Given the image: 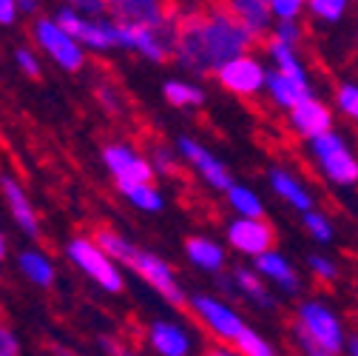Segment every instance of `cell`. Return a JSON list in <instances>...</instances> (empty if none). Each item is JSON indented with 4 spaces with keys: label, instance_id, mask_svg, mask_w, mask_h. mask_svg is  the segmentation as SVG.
Returning <instances> with one entry per match:
<instances>
[{
    "label": "cell",
    "instance_id": "4",
    "mask_svg": "<svg viewBox=\"0 0 358 356\" xmlns=\"http://www.w3.org/2000/svg\"><path fill=\"white\" fill-rule=\"evenodd\" d=\"M66 254L69 259L77 265V268L85 274V277H92L103 291H122V277L117 271V265L111 262V256L94 242V240H88V237H74L69 245H66Z\"/></svg>",
    "mask_w": 358,
    "mask_h": 356
},
{
    "label": "cell",
    "instance_id": "10",
    "mask_svg": "<svg viewBox=\"0 0 358 356\" xmlns=\"http://www.w3.org/2000/svg\"><path fill=\"white\" fill-rule=\"evenodd\" d=\"M216 77H219L222 88H228V92H234L239 97H253V95H259L262 88L267 85L264 66L256 57H250V55H242V57L225 63L216 71Z\"/></svg>",
    "mask_w": 358,
    "mask_h": 356
},
{
    "label": "cell",
    "instance_id": "9",
    "mask_svg": "<svg viewBox=\"0 0 358 356\" xmlns=\"http://www.w3.org/2000/svg\"><path fill=\"white\" fill-rule=\"evenodd\" d=\"M191 308H194V314L199 317V322L222 342H236L242 334H245V322L242 317L236 314V310L225 302H219L213 296H194L191 299Z\"/></svg>",
    "mask_w": 358,
    "mask_h": 356
},
{
    "label": "cell",
    "instance_id": "30",
    "mask_svg": "<svg viewBox=\"0 0 358 356\" xmlns=\"http://www.w3.org/2000/svg\"><path fill=\"white\" fill-rule=\"evenodd\" d=\"M307 265H310L313 277H316L319 282H333V280L338 277V265H336L330 256H322V254H310V256H307Z\"/></svg>",
    "mask_w": 358,
    "mask_h": 356
},
{
    "label": "cell",
    "instance_id": "28",
    "mask_svg": "<svg viewBox=\"0 0 358 356\" xmlns=\"http://www.w3.org/2000/svg\"><path fill=\"white\" fill-rule=\"evenodd\" d=\"M307 6H310V12L316 18L327 20V23H336V20L344 18L350 0H307Z\"/></svg>",
    "mask_w": 358,
    "mask_h": 356
},
{
    "label": "cell",
    "instance_id": "14",
    "mask_svg": "<svg viewBox=\"0 0 358 356\" xmlns=\"http://www.w3.org/2000/svg\"><path fill=\"white\" fill-rule=\"evenodd\" d=\"M287 114H290L293 131H296V135H301V137H307V140H316V137L327 135V131H333V111L322 100H316V97L299 103Z\"/></svg>",
    "mask_w": 358,
    "mask_h": 356
},
{
    "label": "cell",
    "instance_id": "16",
    "mask_svg": "<svg viewBox=\"0 0 358 356\" xmlns=\"http://www.w3.org/2000/svg\"><path fill=\"white\" fill-rule=\"evenodd\" d=\"M256 274L276 282L285 294H299L301 291V282H299V274L293 271V265L276 251H267V254L256 256Z\"/></svg>",
    "mask_w": 358,
    "mask_h": 356
},
{
    "label": "cell",
    "instance_id": "17",
    "mask_svg": "<svg viewBox=\"0 0 358 356\" xmlns=\"http://www.w3.org/2000/svg\"><path fill=\"white\" fill-rule=\"evenodd\" d=\"M267 95H271V100L279 106V109H296L299 103H304V100H310L313 97V88L310 85H304V83H296V80H290V77H285L282 71H267Z\"/></svg>",
    "mask_w": 358,
    "mask_h": 356
},
{
    "label": "cell",
    "instance_id": "41",
    "mask_svg": "<svg viewBox=\"0 0 358 356\" xmlns=\"http://www.w3.org/2000/svg\"><path fill=\"white\" fill-rule=\"evenodd\" d=\"M100 345H103V350H106L108 356H137V353H131L128 348H122L120 342H114V339H108V336H103Z\"/></svg>",
    "mask_w": 358,
    "mask_h": 356
},
{
    "label": "cell",
    "instance_id": "5",
    "mask_svg": "<svg viewBox=\"0 0 358 356\" xmlns=\"http://www.w3.org/2000/svg\"><path fill=\"white\" fill-rule=\"evenodd\" d=\"M296 322L310 334L313 342H319L324 350H330V353H336V356L347 348L341 320L333 314V310H330L324 302H316V299L301 302L299 310H296Z\"/></svg>",
    "mask_w": 358,
    "mask_h": 356
},
{
    "label": "cell",
    "instance_id": "32",
    "mask_svg": "<svg viewBox=\"0 0 358 356\" xmlns=\"http://www.w3.org/2000/svg\"><path fill=\"white\" fill-rule=\"evenodd\" d=\"M293 339H296V345H299V350L304 353V356H336V353H330V350H324L319 342H313L310 339V334L293 320Z\"/></svg>",
    "mask_w": 358,
    "mask_h": 356
},
{
    "label": "cell",
    "instance_id": "43",
    "mask_svg": "<svg viewBox=\"0 0 358 356\" xmlns=\"http://www.w3.org/2000/svg\"><path fill=\"white\" fill-rule=\"evenodd\" d=\"M20 12H34L37 9V0H15Z\"/></svg>",
    "mask_w": 358,
    "mask_h": 356
},
{
    "label": "cell",
    "instance_id": "3",
    "mask_svg": "<svg viewBox=\"0 0 358 356\" xmlns=\"http://www.w3.org/2000/svg\"><path fill=\"white\" fill-rule=\"evenodd\" d=\"M310 149H313V157H316L319 168L324 171V177L330 183H336L341 189L358 186V157L341 135L327 131V135L310 140Z\"/></svg>",
    "mask_w": 358,
    "mask_h": 356
},
{
    "label": "cell",
    "instance_id": "44",
    "mask_svg": "<svg viewBox=\"0 0 358 356\" xmlns=\"http://www.w3.org/2000/svg\"><path fill=\"white\" fill-rule=\"evenodd\" d=\"M347 356H358V334L347 339Z\"/></svg>",
    "mask_w": 358,
    "mask_h": 356
},
{
    "label": "cell",
    "instance_id": "35",
    "mask_svg": "<svg viewBox=\"0 0 358 356\" xmlns=\"http://www.w3.org/2000/svg\"><path fill=\"white\" fill-rule=\"evenodd\" d=\"M69 9H74L77 15H92V18H100L106 9H108V0H69Z\"/></svg>",
    "mask_w": 358,
    "mask_h": 356
},
{
    "label": "cell",
    "instance_id": "18",
    "mask_svg": "<svg viewBox=\"0 0 358 356\" xmlns=\"http://www.w3.org/2000/svg\"><path fill=\"white\" fill-rule=\"evenodd\" d=\"M228 9L259 37L273 32V12L267 0H228Z\"/></svg>",
    "mask_w": 358,
    "mask_h": 356
},
{
    "label": "cell",
    "instance_id": "39",
    "mask_svg": "<svg viewBox=\"0 0 358 356\" xmlns=\"http://www.w3.org/2000/svg\"><path fill=\"white\" fill-rule=\"evenodd\" d=\"M97 95H100V103H103L108 111H120V95L114 92L111 85H100Z\"/></svg>",
    "mask_w": 358,
    "mask_h": 356
},
{
    "label": "cell",
    "instance_id": "20",
    "mask_svg": "<svg viewBox=\"0 0 358 356\" xmlns=\"http://www.w3.org/2000/svg\"><path fill=\"white\" fill-rule=\"evenodd\" d=\"M271 186H273V191H276L282 200H287L296 211H304V214L313 211V197H310V191L296 180L290 171L273 168V171H271Z\"/></svg>",
    "mask_w": 358,
    "mask_h": 356
},
{
    "label": "cell",
    "instance_id": "24",
    "mask_svg": "<svg viewBox=\"0 0 358 356\" xmlns=\"http://www.w3.org/2000/svg\"><path fill=\"white\" fill-rule=\"evenodd\" d=\"M165 100L176 109H185V106H202L205 103V92L194 83H179V80H168L162 85Z\"/></svg>",
    "mask_w": 358,
    "mask_h": 356
},
{
    "label": "cell",
    "instance_id": "33",
    "mask_svg": "<svg viewBox=\"0 0 358 356\" xmlns=\"http://www.w3.org/2000/svg\"><path fill=\"white\" fill-rule=\"evenodd\" d=\"M267 4H271V12L276 20H296L307 0H267Z\"/></svg>",
    "mask_w": 358,
    "mask_h": 356
},
{
    "label": "cell",
    "instance_id": "34",
    "mask_svg": "<svg viewBox=\"0 0 358 356\" xmlns=\"http://www.w3.org/2000/svg\"><path fill=\"white\" fill-rule=\"evenodd\" d=\"M273 37H279L282 43H287V46H299V40H301V29H299V23L296 20H279L276 26H273V32H271Z\"/></svg>",
    "mask_w": 358,
    "mask_h": 356
},
{
    "label": "cell",
    "instance_id": "6",
    "mask_svg": "<svg viewBox=\"0 0 358 356\" xmlns=\"http://www.w3.org/2000/svg\"><path fill=\"white\" fill-rule=\"evenodd\" d=\"M34 40L40 43V49L46 52L60 69L66 71H80L83 63H85V55H83V46L80 43L52 18H40L34 23Z\"/></svg>",
    "mask_w": 358,
    "mask_h": 356
},
{
    "label": "cell",
    "instance_id": "8",
    "mask_svg": "<svg viewBox=\"0 0 358 356\" xmlns=\"http://www.w3.org/2000/svg\"><path fill=\"white\" fill-rule=\"evenodd\" d=\"M55 20L80 43V46L97 49V52L117 46V23H108L100 18H83L74 9H60V15Z\"/></svg>",
    "mask_w": 358,
    "mask_h": 356
},
{
    "label": "cell",
    "instance_id": "21",
    "mask_svg": "<svg viewBox=\"0 0 358 356\" xmlns=\"http://www.w3.org/2000/svg\"><path fill=\"white\" fill-rule=\"evenodd\" d=\"M185 254H188V259L196 265V268L210 271V274L222 271V265H225V251H222V245H216L208 237H191V240H185Z\"/></svg>",
    "mask_w": 358,
    "mask_h": 356
},
{
    "label": "cell",
    "instance_id": "2",
    "mask_svg": "<svg viewBox=\"0 0 358 356\" xmlns=\"http://www.w3.org/2000/svg\"><path fill=\"white\" fill-rule=\"evenodd\" d=\"M94 242H97L111 259L122 262L125 268H131L137 277H143L162 299H168V302L176 305V308L185 305V294H182V288H179L176 274L171 271V265H168L165 259H159L157 254H151V251H145V248H137L134 242H128L122 234H117V231H111V228H100V231L94 234Z\"/></svg>",
    "mask_w": 358,
    "mask_h": 356
},
{
    "label": "cell",
    "instance_id": "19",
    "mask_svg": "<svg viewBox=\"0 0 358 356\" xmlns=\"http://www.w3.org/2000/svg\"><path fill=\"white\" fill-rule=\"evenodd\" d=\"M148 339H151V348L159 356H188L191 353L188 334L179 325H173V322H154Z\"/></svg>",
    "mask_w": 358,
    "mask_h": 356
},
{
    "label": "cell",
    "instance_id": "13",
    "mask_svg": "<svg viewBox=\"0 0 358 356\" xmlns=\"http://www.w3.org/2000/svg\"><path fill=\"white\" fill-rule=\"evenodd\" d=\"M108 9L120 23H137L151 29H165L173 23L165 0H108Z\"/></svg>",
    "mask_w": 358,
    "mask_h": 356
},
{
    "label": "cell",
    "instance_id": "38",
    "mask_svg": "<svg viewBox=\"0 0 358 356\" xmlns=\"http://www.w3.org/2000/svg\"><path fill=\"white\" fill-rule=\"evenodd\" d=\"M151 165L157 171H162V174H176V163H173V157L165 149H154V163Z\"/></svg>",
    "mask_w": 358,
    "mask_h": 356
},
{
    "label": "cell",
    "instance_id": "36",
    "mask_svg": "<svg viewBox=\"0 0 358 356\" xmlns=\"http://www.w3.org/2000/svg\"><path fill=\"white\" fill-rule=\"evenodd\" d=\"M17 353H20L17 336L6 325H0V356H17Z\"/></svg>",
    "mask_w": 358,
    "mask_h": 356
},
{
    "label": "cell",
    "instance_id": "40",
    "mask_svg": "<svg viewBox=\"0 0 358 356\" xmlns=\"http://www.w3.org/2000/svg\"><path fill=\"white\" fill-rule=\"evenodd\" d=\"M17 4L15 0H0V26H12L17 18Z\"/></svg>",
    "mask_w": 358,
    "mask_h": 356
},
{
    "label": "cell",
    "instance_id": "31",
    "mask_svg": "<svg viewBox=\"0 0 358 356\" xmlns=\"http://www.w3.org/2000/svg\"><path fill=\"white\" fill-rule=\"evenodd\" d=\"M336 103H338V109H341L350 120L358 123V85H352V83H341V85H338V92H336Z\"/></svg>",
    "mask_w": 358,
    "mask_h": 356
},
{
    "label": "cell",
    "instance_id": "27",
    "mask_svg": "<svg viewBox=\"0 0 358 356\" xmlns=\"http://www.w3.org/2000/svg\"><path fill=\"white\" fill-rule=\"evenodd\" d=\"M234 345H236L239 356H276V350L271 348V342L262 339V336H259L256 331H250V328H245V334H242Z\"/></svg>",
    "mask_w": 358,
    "mask_h": 356
},
{
    "label": "cell",
    "instance_id": "45",
    "mask_svg": "<svg viewBox=\"0 0 358 356\" xmlns=\"http://www.w3.org/2000/svg\"><path fill=\"white\" fill-rule=\"evenodd\" d=\"M3 254H6V242H3V234H0V259H3Z\"/></svg>",
    "mask_w": 358,
    "mask_h": 356
},
{
    "label": "cell",
    "instance_id": "37",
    "mask_svg": "<svg viewBox=\"0 0 358 356\" xmlns=\"http://www.w3.org/2000/svg\"><path fill=\"white\" fill-rule=\"evenodd\" d=\"M17 66L29 74V77H40V63H37V57H34V52H29V49H17Z\"/></svg>",
    "mask_w": 358,
    "mask_h": 356
},
{
    "label": "cell",
    "instance_id": "25",
    "mask_svg": "<svg viewBox=\"0 0 358 356\" xmlns=\"http://www.w3.org/2000/svg\"><path fill=\"white\" fill-rule=\"evenodd\" d=\"M228 203H231V208H234L236 214H242V217H248V219H264V205H262V200H259L250 189H245V186H234V189L228 191Z\"/></svg>",
    "mask_w": 358,
    "mask_h": 356
},
{
    "label": "cell",
    "instance_id": "7",
    "mask_svg": "<svg viewBox=\"0 0 358 356\" xmlns=\"http://www.w3.org/2000/svg\"><path fill=\"white\" fill-rule=\"evenodd\" d=\"M103 160H106V168L111 171V177L117 180L120 191L134 189V186H145L154 180V165L125 143H111L103 151Z\"/></svg>",
    "mask_w": 358,
    "mask_h": 356
},
{
    "label": "cell",
    "instance_id": "11",
    "mask_svg": "<svg viewBox=\"0 0 358 356\" xmlns=\"http://www.w3.org/2000/svg\"><path fill=\"white\" fill-rule=\"evenodd\" d=\"M228 240L236 251L248 256H262L267 251H273L276 245V228L267 219H248L239 217L228 226Z\"/></svg>",
    "mask_w": 358,
    "mask_h": 356
},
{
    "label": "cell",
    "instance_id": "12",
    "mask_svg": "<svg viewBox=\"0 0 358 356\" xmlns=\"http://www.w3.org/2000/svg\"><path fill=\"white\" fill-rule=\"evenodd\" d=\"M179 151H182V157L199 171V177L210 186V189H216V191H231L234 189V180H231V171L225 168V163H219L205 146H199L196 140H191V137H182L179 140Z\"/></svg>",
    "mask_w": 358,
    "mask_h": 356
},
{
    "label": "cell",
    "instance_id": "26",
    "mask_svg": "<svg viewBox=\"0 0 358 356\" xmlns=\"http://www.w3.org/2000/svg\"><path fill=\"white\" fill-rule=\"evenodd\" d=\"M128 200H131V205H137L140 211H159L162 205H165V200H162V194L151 186V183H145V186H134V189H125L122 191Z\"/></svg>",
    "mask_w": 358,
    "mask_h": 356
},
{
    "label": "cell",
    "instance_id": "29",
    "mask_svg": "<svg viewBox=\"0 0 358 356\" xmlns=\"http://www.w3.org/2000/svg\"><path fill=\"white\" fill-rule=\"evenodd\" d=\"M304 228L310 231L313 240H319V242H330L333 240V226H330L327 214H322V211H307L304 214Z\"/></svg>",
    "mask_w": 358,
    "mask_h": 356
},
{
    "label": "cell",
    "instance_id": "15",
    "mask_svg": "<svg viewBox=\"0 0 358 356\" xmlns=\"http://www.w3.org/2000/svg\"><path fill=\"white\" fill-rule=\"evenodd\" d=\"M0 189H3V197H6V203H9V211H12L15 222H17V226H20L29 237H37V234H40V222H37V214H34V208H31L26 191L12 180V177H6V174H0Z\"/></svg>",
    "mask_w": 358,
    "mask_h": 356
},
{
    "label": "cell",
    "instance_id": "42",
    "mask_svg": "<svg viewBox=\"0 0 358 356\" xmlns=\"http://www.w3.org/2000/svg\"><path fill=\"white\" fill-rule=\"evenodd\" d=\"M205 356H239V350H231V348H225V345H216V348H210Z\"/></svg>",
    "mask_w": 358,
    "mask_h": 356
},
{
    "label": "cell",
    "instance_id": "46",
    "mask_svg": "<svg viewBox=\"0 0 358 356\" xmlns=\"http://www.w3.org/2000/svg\"><path fill=\"white\" fill-rule=\"evenodd\" d=\"M57 356H71V353H57Z\"/></svg>",
    "mask_w": 358,
    "mask_h": 356
},
{
    "label": "cell",
    "instance_id": "1",
    "mask_svg": "<svg viewBox=\"0 0 358 356\" xmlns=\"http://www.w3.org/2000/svg\"><path fill=\"white\" fill-rule=\"evenodd\" d=\"M176 57L194 74L219 71L225 63L242 57L256 43V34L231 12H188L176 20Z\"/></svg>",
    "mask_w": 358,
    "mask_h": 356
},
{
    "label": "cell",
    "instance_id": "23",
    "mask_svg": "<svg viewBox=\"0 0 358 356\" xmlns=\"http://www.w3.org/2000/svg\"><path fill=\"white\" fill-rule=\"evenodd\" d=\"M20 271L40 288H49L55 282V265L37 251H23L20 254Z\"/></svg>",
    "mask_w": 358,
    "mask_h": 356
},
{
    "label": "cell",
    "instance_id": "22",
    "mask_svg": "<svg viewBox=\"0 0 358 356\" xmlns=\"http://www.w3.org/2000/svg\"><path fill=\"white\" fill-rule=\"evenodd\" d=\"M231 285H234L236 291H242L248 299H253L259 308H273V296L267 294V288H264V282L259 280V274H253V271H248V268H236Z\"/></svg>",
    "mask_w": 358,
    "mask_h": 356
}]
</instances>
